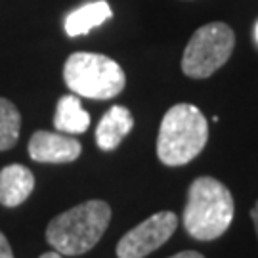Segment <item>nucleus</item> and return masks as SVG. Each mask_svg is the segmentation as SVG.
I'll return each instance as SVG.
<instances>
[{"label":"nucleus","instance_id":"1","mask_svg":"<svg viewBox=\"0 0 258 258\" xmlns=\"http://www.w3.org/2000/svg\"><path fill=\"white\" fill-rule=\"evenodd\" d=\"M235 203L226 185L212 176L195 178L187 189L184 228L197 241H214L233 222Z\"/></svg>","mask_w":258,"mask_h":258},{"label":"nucleus","instance_id":"2","mask_svg":"<svg viewBox=\"0 0 258 258\" xmlns=\"http://www.w3.org/2000/svg\"><path fill=\"white\" fill-rule=\"evenodd\" d=\"M111 220V207L92 199L57 214L46 228V241L61 256H79L98 245Z\"/></svg>","mask_w":258,"mask_h":258},{"label":"nucleus","instance_id":"3","mask_svg":"<svg viewBox=\"0 0 258 258\" xmlns=\"http://www.w3.org/2000/svg\"><path fill=\"white\" fill-rule=\"evenodd\" d=\"M209 122L191 103H176L165 113L157 136V157L166 166L194 161L207 146Z\"/></svg>","mask_w":258,"mask_h":258},{"label":"nucleus","instance_id":"4","mask_svg":"<svg viewBox=\"0 0 258 258\" xmlns=\"http://www.w3.org/2000/svg\"><path fill=\"white\" fill-rule=\"evenodd\" d=\"M63 81L77 96L90 100H111L122 92L126 77L122 67L107 55L75 52L63 65Z\"/></svg>","mask_w":258,"mask_h":258},{"label":"nucleus","instance_id":"5","mask_svg":"<svg viewBox=\"0 0 258 258\" xmlns=\"http://www.w3.org/2000/svg\"><path fill=\"white\" fill-rule=\"evenodd\" d=\"M235 35L230 25L214 21L199 27L182 55V71L191 79H207L230 59Z\"/></svg>","mask_w":258,"mask_h":258},{"label":"nucleus","instance_id":"6","mask_svg":"<svg viewBox=\"0 0 258 258\" xmlns=\"http://www.w3.org/2000/svg\"><path fill=\"white\" fill-rule=\"evenodd\" d=\"M178 228V216L170 211L155 212L148 220L126 231L117 243L119 258H146L163 247Z\"/></svg>","mask_w":258,"mask_h":258},{"label":"nucleus","instance_id":"7","mask_svg":"<svg viewBox=\"0 0 258 258\" xmlns=\"http://www.w3.org/2000/svg\"><path fill=\"white\" fill-rule=\"evenodd\" d=\"M83 146L73 136H67L63 132H48L37 130L29 140V157L37 163H73L81 157Z\"/></svg>","mask_w":258,"mask_h":258},{"label":"nucleus","instance_id":"8","mask_svg":"<svg viewBox=\"0 0 258 258\" xmlns=\"http://www.w3.org/2000/svg\"><path fill=\"white\" fill-rule=\"evenodd\" d=\"M35 189V176L23 165H8L0 170V205L14 209L27 201Z\"/></svg>","mask_w":258,"mask_h":258},{"label":"nucleus","instance_id":"9","mask_svg":"<svg viewBox=\"0 0 258 258\" xmlns=\"http://www.w3.org/2000/svg\"><path fill=\"white\" fill-rule=\"evenodd\" d=\"M134 128V117L126 107L113 105L102 117L96 128V144L103 151H113Z\"/></svg>","mask_w":258,"mask_h":258},{"label":"nucleus","instance_id":"10","mask_svg":"<svg viewBox=\"0 0 258 258\" xmlns=\"http://www.w3.org/2000/svg\"><path fill=\"white\" fill-rule=\"evenodd\" d=\"M113 16L111 6L105 0H96V2H88L81 8L73 10L71 14H67L65 18V33L69 37H81L90 33L92 29L100 27L103 21Z\"/></svg>","mask_w":258,"mask_h":258},{"label":"nucleus","instance_id":"11","mask_svg":"<svg viewBox=\"0 0 258 258\" xmlns=\"http://www.w3.org/2000/svg\"><path fill=\"white\" fill-rule=\"evenodd\" d=\"M54 126L63 134H83L90 126V115L83 109L77 94H67L59 98L55 107Z\"/></svg>","mask_w":258,"mask_h":258},{"label":"nucleus","instance_id":"12","mask_svg":"<svg viewBox=\"0 0 258 258\" xmlns=\"http://www.w3.org/2000/svg\"><path fill=\"white\" fill-rule=\"evenodd\" d=\"M21 128V115L14 103L0 98V151H8L16 146Z\"/></svg>","mask_w":258,"mask_h":258},{"label":"nucleus","instance_id":"13","mask_svg":"<svg viewBox=\"0 0 258 258\" xmlns=\"http://www.w3.org/2000/svg\"><path fill=\"white\" fill-rule=\"evenodd\" d=\"M0 258H14V252H12V247H10L6 235L0 231Z\"/></svg>","mask_w":258,"mask_h":258},{"label":"nucleus","instance_id":"14","mask_svg":"<svg viewBox=\"0 0 258 258\" xmlns=\"http://www.w3.org/2000/svg\"><path fill=\"white\" fill-rule=\"evenodd\" d=\"M170 258H205L201 252H197V250H182V252H178L174 256Z\"/></svg>","mask_w":258,"mask_h":258},{"label":"nucleus","instance_id":"15","mask_svg":"<svg viewBox=\"0 0 258 258\" xmlns=\"http://www.w3.org/2000/svg\"><path fill=\"white\" fill-rule=\"evenodd\" d=\"M250 218H252V224H254V230H256V235H258V201L254 203L252 211H250Z\"/></svg>","mask_w":258,"mask_h":258},{"label":"nucleus","instance_id":"16","mask_svg":"<svg viewBox=\"0 0 258 258\" xmlns=\"http://www.w3.org/2000/svg\"><path fill=\"white\" fill-rule=\"evenodd\" d=\"M38 258H61V254H59V252H55V250H52V252H44V254H40Z\"/></svg>","mask_w":258,"mask_h":258},{"label":"nucleus","instance_id":"17","mask_svg":"<svg viewBox=\"0 0 258 258\" xmlns=\"http://www.w3.org/2000/svg\"><path fill=\"white\" fill-rule=\"evenodd\" d=\"M254 38H256V42H258V21H256V25H254Z\"/></svg>","mask_w":258,"mask_h":258}]
</instances>
